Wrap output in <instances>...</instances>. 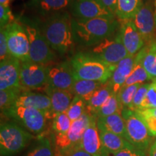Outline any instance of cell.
<instances>
[{"instance_id":"cell-1","label":"cell","mask_w":156,"mask_h":156,"mask_svg":"<svg viewBox=\"0 0 156 156\" xmlns=\"http://www.w3.org/2000/svg\"><path fill=\"white\" fill-rule=\"evenodd\" d=\"M69 12L63 11L51 15L40 25L41 30L51 48L58 53H67L74 44Z\"/></svg>"},{"instance_id":"cell-2","label":"cell","mask_w":156,"mask_h":156,"mask_svg":"<svg viewBox=\"0 0 156 156\" xmlns=\"http://www.w3.org/2000/svg\"><path fill=\"white\" fill-rule=\"evenodd\" d=\"M119 23L115 18L98 17L90 20H72L74 41L84 46H93L114 35Z\"/></svg>"},{"instance_id":"cell-3","label":"cell","mask_w":156,"mask_h":156,"mask_svg":"<svg viewBox=\"0 0 156 156\" xmlns=\"http://www.w3.org/2000/svg\"><path fill=\"white\" fill-rule=\"evenodd\" d=\"M75 80H85L106 83L112 77L116 64H110L88 52L76 54L71 62Z\"/></svg>"},{"instance_id":"cell-4","label":"cell","mask_w":156,"mask_h":156,"mask_svg":"<svg viewBox=\"0 0 156 156\" xmlns=\"http://www.w3.org/2000/svg\"><path fill=\"white\" fill-rule=\"evenodd\" d=\"M94 115L86 112L78 119L72 122L69 130L66 134H54L55 156H69L81 149L83 135Z\"/></svg>"},{"instance_id":"cell-5","label":"cell","mask_w":156,"mask_h":156,"mask_svg":"<svg viewBox=\"0 0 156 156\" xmlns=\"http://www.w3.org/2000/svg\"><path fill=\"white\" fill-rule=\"evenodd\" d=\"M20 20L28 36L30 62L44 65L51 62L55 57V54L43 35L40 25L27 17Z\"/></svg>"},{"instance_id":"cell-6","label":"cell","mask_w":156,"mask_h":156,"mask_svg":"<svg viewBox=\"0 0 156 156\" xmlns=\"http://www.w3.org/2000/svg\"><path fill=\"white\" fill-rule=\"evenodd\" d=\"M122 115L125 122V140L135 147L147 152L153 136L145 121L137 112L128 108H123Z\"/></svg>"},{"instance_id":"cell-7","label":"cell","mask_w":156,"mask_h":156,"mask_svg":"<svg viewBox=\"0 0 156 156\" xmlns=\"http://www.w3.org/2000/svg\"><path fill=\"white\" fill-rule=\"evenodd\" d=\"M33 135L13 122L1 124L0 153L2 156H11L18 153L28 145Z\"/></svg>"},{"instance_id":"cell-8","label":"cell","mask_w":156,"mask_h":156,"mask_svg":"<svg viewBox=\"0 0 156 156\" xmlns=\"http://www.w3.org/2000/svg\"><path fill=\"white\" fill-rule=\"evenodd\" d=\"M9 54L21 62H30V42L23 25L17 21L4 27Z\"/></svg>"},{"instance_id":"cell-9","label":"cell","mask_w":156,"mask_h":156,"mask_svg":"<svg viewBox=\"0 0 156 156\" xmlns=\"http://www.w3.org/2000/svg\"><path fill=\"white\" fill-rule=\"evenodd\" d=\"M91 47L88 53L110 64H117L129 56L123 44L119 30Z\"/></svg>"},{"instance_id":"cell-10","label":"cell","mask_w":156,"mask_h":156,"mask_svg":"<svg viewBox=\"0 0 156 156\" xmlns=\"http://www.w3.org/2000/svg\"><path fill=\"white\" fill-rule=\"evenodd\" d=\"M3 114L17 121L34 134L42 133L46 129L47 118L41 111L28 107L12 106Z\"/></svg>"},{"instance_id":"cell-11","label":"cell","mask_w":156,"mask_h":156,"mask_svg":"<svg viewBox=\"0 0 156 156\" xmlns=\"http://www.w3.org/2000/svg\"><path fill=\"white\" fill-rule=\"evenodd\" d=\"M20 87L24 91L46 89L48 86L47 67L46 65L32 62L21 64L20 75Z\"/></svg>"},{"instance_id":"cell-12","label":"cell","mask_w":156,"mask_h":156,"mask_svg":"<svg viewBox=\"0 0 156 156\" xmlns=\"http://www.w3.org/2000/svg\"><path fill=\"white\" fill-rule=\"evenodd\" d=\"M69 13L73 18L90 20L98 17L114 18L115 15L103 5L101 0H73Z\"/></svg>"},{"instance_id":"cell-13","label":"cell","mask_w":156,"mask_h":156,"mask_svg":"<svg viewBox=\"0 0 156 156\" xmlns=\"http://www.w3.org/2000/svg\"><path fill=\"white\" fill-rule=\"evenodd\" d=\"M46 67L48 86L64 90H72L75 78L70 62L49 64Z\"/></svg>"},{"instance_id":"cell-14","label":"cell","mask_w":156,"mask_h":156,"mask_svg":"<svg viewBox=\"0 0 156 156\" xmlns=\"http://www.w3.org/2000/svg\"><path fill=\"white\" fill-rule=\"evenodd\" d=\"M21 64L22 62L12 56L0 62V90L21 89L20 83Z\"/></svg>"},{"instance_id":"cell-15","label":"cell","mask_w":156,"mask_h":156,"mask_svg":"<svg viewBox=\"0 0 156 156\" xmlns=\"http://www.w3.org/2000/svg\"><path fill=\"white\" fill-rule=\"evenodd\" d=\"M119 33L129 55L135 56L144 48L145 38L134 25L132 20H122Z\"/></svg>"},{"instance_id":"cell-16","label":"cell","mask_w":156,"mask_h":156,"mask_svg":"<svg viewBox=\"0 0 156 156\" xmlns=\"http://www.w3.org/2000/svg\"><path fill=\"white\" fill-rule=\"evenodd\" d=\"M44 91L51 102V108L46 114L47 119H54L58 114L67 112L75 97L72 91L54 88L48 85Z\"/></svg>"},{"instance_id":"cell-17","label":"cell","mask_w":156,"mask_h":156,"mask_svg":"<svg viewBox=\"0 0 156 156\" xmlns=\"http://www.w3.org/2000/svg\"><path fill=\"white\" fill-rule=\"evenodd\" d=\"M153 8V5H142L132 19L134 25L145 40L151 38L156 26Z\"/></svg>"},{"instance_id":"cell-18","label":"cell","mask_w":156,"mask_h":156,"mask_svg":"<svg viewBox=\"0 0 156 156\" xmlns=\"http://www.w3.org/2000/svg\"><path fill=\"white\" fill-rule=\"evenodd\" d=\"M134 59L135 56L129 55L116 64L112 77L108 81L113 92L116 94L124 87L128 77L131 74L134 64Z\"/></svg>"},{"instance_id":"cell-19","label":"cell","mask_w":156,"mask_h":156,"mask_svg":"<svg viewBox=\"0 0 156 156\" xmlns=\"http://www.w3.org/2000/svg\"><path fill=\"white\" fill-rule=\"evenodd\" d=\"M13 106H23L37 109L44 112L45 114L51 108L50 98L46 94L23 91L20 94Z\"/></svg>"},{"instance_id":"cell-20","label":"cell","mask_w":156,"mask_h":156,"mask_svg":"<svg viewBox=\"0 0 156 156\" xmlns=\"http://www.w3.org/2000/svg\"><path fill=\"white\" fill-rule=\"evenodd\" d=\"M81 149L93 156H100L102 146L97 126V117L93 116L84 132L81 141Z\"/></svg>"},{"instance_id":"cell-21","label":"cell","mask_w":156,"mask_h":156,"mask_svg":"<svg viewBox=\"0 0 156 156\" xmlns=\"http://www.w3.org/2000/svg\"><path fill=\"white\" fill-rule=\"evenodd\" d=\"M73 0H30L29 8L42 16L47 17L60 12L66 11Z\"/></svg>"},{"instance_id":"cell-22","label":"cell","mask_w":156,"mask_h":156,"mask_svg":"<svg viewBox=\"0 0 156 156\" xmlns=\"http://www.w3.org/2000/svg\"><path fill=\"white\" fill-rule=\"evenodd\" d=\"M102 149L108 154H114L122 151L130 145L129 142L118 134L108 131L102 126L97 124Z\"/></svg>"},{"instance_id":"cell-23","label":"cell","mask_w":156,"mask_h":156,"mask_svg":"<svg viewBox=\"0 0 156 156\" xmlns=\"http://www.w3.org/2000/svg\"><path fill=\"white\" fill-rule=\"evenodd\" d=\"M112 93L114 92L108 82L103 83L87 101H85L87 112L95 116L98 111L106 102Z\"/></svg>"},{"instance_id":"cell-24","label":"cell","mask_w":156,"mask_h":156,"mask_svg":"<svg viewBox=\"0 0 156 156\" xmlns=\"http://www.w3.org/2000/svg\"><path fill=\"white\" fill-rule=\"evenodd\" d=\"M145 52V47H144L138 54L135 55L134 64L130 75L126 80L124 86L134 85V84H143L145 82L151 80L152 78L148 75L142 63L144 55Z\"/></svg>"},{"instance_id":"cell-25","label":"cell","mask_w":156,"mask_h":156,"mask_svg":"<svg viewBox=\"0 0 156 156\" xmlns=\"http://www.w3.org/2000/svg\"><path fill=\"white\" fill-rule=\"evenodd\" d=\"M97 124L102 126L108 131L118 134L125 139V122L122 113H116L108 116L97 118Z\"/></svg>"},{"instance_id":"cell-26","label":"cell","mask_w":156,"mask_h":156,"mask_svg":"<svg viewBox=\"0 0 156 156\" xmlns=\"http://www.w3.org/2000/svg\"><path fill=\"white\" fill-rule=\"evenodd\" d=\"M142 5V0H118L116 16L121 20H132Z\"/></svg>"},{"instance_id":"cell-27","label":"cell","mask_w":156,"mask_h":156,"mask_svg":"<svg viewBox=\"0 0 156 156\" xmlns=\"http://www.w3.org/2000/svg\"><path fill=\"white\" fill-rule=\"evenodd\" d=\"M103 84V83L96 81L85 80H75V82L74 83L71 91L74 95L83 98L85 101Z\"/></svg>"},{"instance_id":"cell-28","label":"cell","mask_w":156,"mask_h":156,"mask_svg":"<svg viewBox=\"0 0 156 156\" xmlns=\"http://www.w3.org/2000/svg\"><path fill=\"white\" fill-rule=\"evenodd\" d=\"M142 63L152 80L156 79V41L152 42L148 46H145Z\"/></svg>"},{"instance_id":"cell-29","label":"cell","mask_w":156,"mask_h":156,"mask_svg":"<svg viewBox=\"0 0 156 156\" xmlns=\"http://www.w3.org/2000/svg\"><path fill=\"white\" fill-rule=\"evenodd\" d=\"M123 108H124L119 100L117 94L114 93L109 97L106 102L98 111L95 116L97 118L106 117L116 114V113H122Z\"/></svg>"},{"instance_id":"cell-30","label":"cell","mask_w":156,"mask_h":156,"mask_svg":"<svg viewBox=\"0 0 156 156\" xmlns=\"http://www.w3.org/2000/svg\"><path fill=\"white\" fill-rule=\"evenodd\" d=\"M20 88L8 89L0 90V108L4 113L15 105L17 98L21 93Z\"/></svg>"},{"instance_id":"cell-31","label":"cell","mask_w":156,"mask_h":156,"mask_svg":"<svg viewBox=\"0 0 156 156\" xmlns=\"http://www.w3.org/2000/svg\"><path fill=\"white\" fill-rule=\"evenodd\" d=\"M86 112V103L83 98L75 95L71 104L66 112L72 122L78 119Z\"/></svg>"},{"instance_id":"cell-32","label":"cell","mask_w":156,"mask_h":156,"mask_svg":"<svg viewBox=\"0 0 156 156\" xmlns=\"http://www.w3.org/2000/svg\"><path fill=\"white\" fill-rule=\"evenodd\" d=\"M141 85L142 84H134L129 86H124L119 91L117 96L123 108H130L134 95Z\"/></svg>"},{"instance_id":"cell-33","label":"cell","mask_w":156,"mask_h":156,"mask_svg":"<svg viewBox=\"0 0 156 156\" xmlns=\"http://www.w3.org/2000/svg\"><path fill=\"white\" fill-rule=\"evenodd\" d=\"M26 156H53V149L51 141L48 138L41 137L27 153Z\"/></svg>"},{"instance_id":"cell-34","label":"cell","mask_w":156,"mask_h":156,"mask_svg":"<svg viewBox=\"0 0 156 156\" xmlns=\"http://www.w3.org/2000/svg\"><path fill=\"white\" fill-rule=\"evenodd\" d=\"M72 122H73L70 120L66 112L58 114L54 119L53 123H52V129H53L54 134H66L69 130Z\"/></svg>"},{"instance_id":"cell-35","label":"cell","mask_w":156,"mask_h":156,"mask_svg":"<svg viewBox=\"0 0 156 156\" xmlns=\"http://www.w3.org/2000/svg\"><path fill=\"white\" fill-rule=\"evenodd\" d=\"M153 108H156V79L153 80L150 85L145 100L139 109Z\"/></svg>"},{"instance_id":"cell-36","label":"cell","mask_w":156,"mask_h":156,"mask_svg":"<svg viewBox=\"0 0 156 156\" xmlns=\"http://www.w3.org/2000/svg\"><path fill=\"white\" fill-rule=\"evenodd\" d=\"M150 85H151V83H143L140 85L137 90V91H136L135 95H134L132 106L129 108L135 111L140 108L142 102L145 100L148 88L150 87Z\"/></svg>"},{"instance_id":"cell-37","label":"cell","mask_w":156,"mask_h":156,"mask_svg":"<svg viewBox=\"0 0 156 156\" xmlns=\"http://www.w3.org/2000/svg\"><path fill=\"white\" fill-rule=\"evenodd\" d=\"M135 112H137L145 121L150 134L152 136H156V117L147 114L145 109H137Z\"/></svg>"},{"instance_id":"cell-38","label":"cell","mask_w":156,"mask_h":156,"mask_svg":"<svg viewBox=\"0 0 156 156\" xmlns=\"http://www.w3.org/2000/svg\"><path fill=\"white\" fill-rule=\"evenodd\" d=\"M15 21V18L9 6H4L0 5V25L4 28L9 23Z\"/></svg>"},{"instance_id":"cell-39","label":"cell","mask_w":156,"mask_h":156,"mask_svg":"<svg viewBox=\"0 0 156 156\" xmlns=\"http://www.w3.org/2000/svg\"><path fill=\"white\" fill-rule=\"evenodd\" d=\"M108 156H147V155L146 152L138 149L130 144L127 147L124 148L118 153L114 154L108 153Z\"/></svg>"},{"instance_id":"cell-40","label":"cell","mask_w":156,"mask_h":156,"mask_svg":"<svg viewBox=\"0 0 156 156\" xmlns=\"http://www.w3.org/2000/svg\"><path fill=\"white\" fill-rule=\"evenodd\" d=\"M10 56L5 28H1V30H0V59H1V62L5 61Z\"/></svg>"},{"instance_id":"cell-41","label":"cell","mask_w":156,"mask_h":156,"mask_svg":"<svg viewBox=\"0 0 156 156\" xmlns=\"http://www.w3.org/2000/svg\"><path fill=\"white\" fill-rule=\"evenodd\" d=\"M101 2L108 10H110L113 14L116 15L118 0H101Z\"/></svg>"},{"instance_id":"cell-42","label":"cell","mask_w":156,"mask_h":156,"mask_svg":"<svg viewBox=\"0 0 156 156\" xmlns=\"http://www.w3.org/2000/svg\"><path fill=\"white\" fill-rule=\"evenodd\" d=\"M69 156H93V155H91L90 154L87 153V152L83 151V149H79L72 153Z\"/></svg>"},{"instance_id":"cell-43","label":"cell","mask_w":156,"mask_h":156,"mask_svg":"<svg viewBox=\"0 0 156 156\" xmlns=\"http://www.w3.org/2000/svg\"><path fill=\"white\" fill-rule=\"evenodd\" d=\"M149 156H156V140L151 144L149 148Z\"/></svg>"},{"instance_id":"cell-44","label":"cell","mask_w":156,"mask_h":156,"mask_svg":"<svg viewBox=\"0 0 156 156\" xmlns=\"http://www.w3.org/2000/svg\"><path fill=\"white\" fill-rule=\"evenodd\" d=\"M140 109H141V108H140ZM144 109H145V111L147 113V114H149L150 115H152V116L156 117V108H144Z\"/></svg>"},{"instance_id":"cell-45","label":"cell","mask_w":156,"mask_h":156,"mask_svg":"<svg viewBox=\"0 0 156 156\" xmlns=\"http://www.w3.org/2000/svg\"><path fill=\"white\" fill-rule=\"evenodd\" d=\"M142 5H153L155 0H142Z\"/></svg>"},{"instance_id":"cell-46","label":"cell","mask_w":156,"mask_h":156,"mask_svg":"<svg viewBox=\"0 0 156 156\" xmlns=\"http://www.w3.org/2000/svg\"><path fill=\"white\" fill-rule=\"evenodd\" d=\"M11 0H0V5L4 6H9Z\"/></svg>"},{"instance_id":"cell-47","label":"cell","mask_w":156,"mask_h":156,"mask_svg":"<svg viewBox=\"0 0 156 156\" xmlns=\"http://www.w3.org/2000/svg\"><path fill=\"white\" fill-rule=\"evenodd\" d=\"M100 156H108V153H107L106 151H105L104 150H101V153Z\"/></svg>"},{"instance_id":"cell-48","label":"cell","mask_w":156,"mask_h":156,"mask_svg":"<svg viewBox=\"0 0 156 156\" xmlns=\"http://www.w3.org/2000/svg\"><path fill=\"white\" fill-rule=\"evenodd\" d=\"M154 10H155V17H156V0L154 2Z\"/></svg>"}]
</instances>
